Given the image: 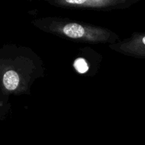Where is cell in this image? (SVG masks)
<instances>
[{
	"instance_id": "4",
	"label": "cell",
	"mask_w": 145,
	"mask_h": 145,
	"mask_svg": "<svg viewBox=\"0 0 145 145\" xmlns=\"http://www.w3.org/2000/svg\"><path fill=\"white\" fill-rule=\"evenodd\" d=\"M101 55L89 47L79 50L72 62V67L78 74L94 76L98 72L102 62Z\"/></svg>"
},
{
	"instance_id": "3",
	"label": "cell",
	"mask_w": 145,
	"mask_h": 145,
	"mask_svg": "<svg viewBox=\"0 0 145 145\" xmlns=\"http://www.w3.org/2000/svg\"><path fill=\"white\" fill-rule=\"evenodd\" d=\"M53 7L67 9L111 11L127 8L140 0H45Z\"/></svg>"
},
{
	"instance_id": "2",
	"label": "cell",
	"mask_w": 145,
	"mask_h": 145,
	"mask_svg": "<svg viewBox=\"0 0 145 145\" xmlns=\"http://www.w3.org/2000/svg\"><path fill=\"white\" fill-rule=\"evenodd\" d=\"M31 24L43 32L76 42L110 45L120 40L119 35L108 28L67 17H41Z\"/></svg>"
},
{
	"instance_id": "5",
	"label": "cell",
	"mask_w": 145,
	"mask_h": 145,
	"mask_svg": "<svg viewBox=\"0 0 145 145\" xmlns=\"http://www.w3.org/2000/svg\"><path fill=\"white\" fill-rule=\"evenodd\" d=\"M112 50L138 59H145V33L134 32L129 38L108 45Z\"/></svg>"
},
{
	"instance_id": "1",
	"label": "cell",
	"mask_w": 145,
	"mask_h": 145,
	"mask_svg": "<svg viewBox=\"0 0 145 145\" xmlns=\"http://www.w3.org/2000/svg\"><path fill=\"white\" fill-rule=\"evenodd\" d=\"M45 68L40 57L23 45L7 44L0 49L1 95L31 94L36 79L45 76Z\"/></svg>"
}]
</instances>
